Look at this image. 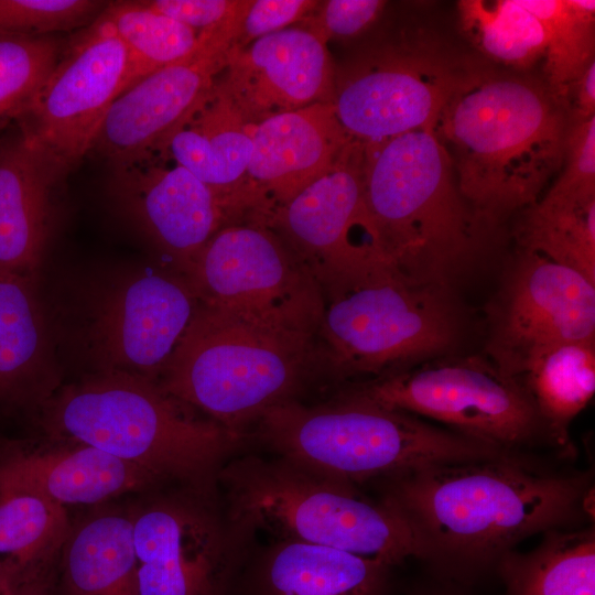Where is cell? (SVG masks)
Returning a JSON list of instances; mask_svg holds the SVG:
<instances>
[{"instance_id":"cell-40","label":"cell","mask_w":595,"mask_h":595,"mask_svg":"<svg viewBox=\"0 0 595 595\" xmlns=\"http://www.w3.org/2000/svg\"><path fill=\"white\" fill-rule=\"evenodd\" d=\"M571 121H583L595 116V60L591 62L573 84L569 100Z\"/></svg>"},{"instance_id":"cell-8","label":"cell","mask_w":595,"mask_h":595,"mask_svg":"<svg viewBox=\"0 0 595 595\" xmlns=\"http://www.w3.org/2000/svg\"><path fill=\"white\" fill-rule=\"evenodd\" d=\"M321 289L324 307L317 332L339 375L393 374L458 340V312L446 289L414 284L397 269Z\"/></svg>"},{"instance_id":"cell-25","label":"cell","mask_w":595,"mask_h":595,"mask_svg":"<svg viewBox=\"0 0 595 595\" xmlns=\"http://www.w3.org/2000/svg\"><path fill=\"white\" fill-rule=\"evenodd\" d=\"M37 275L0 271V399L52 396L57 368Z\"/></svg>"},{"instance_id":"cell-15","label":"cell","mask_w":595,"mask_h":595,"mask_svg":"<svg viewBox=\"0 0 595 595\" xmlns=\"http://www.w3.org/2000/svg\"><path fill=\"white\" fill-rule=\"evenodd\" d=\"M199 302L175 271L142 270L99 290L89 303L85 340L97 370L158 381Z\"/></svg>"},{"instance_id":"cell-33","label":"cell","mask_w":595,"mask_h":595,"mask_svg":"<svg viewBox=\"0 0 595 595\" xmlns=\"http://www.w3.org/2000/svg\"><path fill=\"white\" fill-rule=\"evenodd\" d=\"M101 15L127 47L136 83L190 55L198 32L154 10L145 1H110Z\"/></svg>"},{"instance_id":"cell-24","label":"cell","mask_w":595,"mask_h":595,"mask_svg":"<svg viewBox=\"0 0 595 595\" xmlns=\"http://www.w3.org/2000/svg\"><path fill=\"white\" fill-rule=\"evenodd\" d=\"M60 181L19 129L0 140V271L37 275Z\"/></svg>"},{"instance_id":"cell-20","label":"cell","mask_w":595,"mask_h":595,"mask_svg":"<svg viewBox=\"0 0 595 595\" xmlns=\"http://www.w3.org/2000/svg\"><path fill=\"white\" fill-rule=\"evenodd\" d=\"M351 141L332 102L313 104L256 123L242 187L247 213L266 220L323 174Z\"/></svg>"},{"instance_id":"cell-12","label":"cell","mask_w":595,"mask_h":595,"mask_svg":"<svg viewBox=\"0 0 595 595\" xmlns=\"http://www.w3.org/2000/svg\"><path fill=\"white\" fill-rule=\"evenodd\" d=\"M134 83L130 54L100 14L64 44L18 129L63 180L89 153L111 104Z\"/></svg>"},{"instance_id":"cell-39","label":"cell","mask_w":595,"mask_h":595,"mask_svg":"<svg viewBox=\"0 0 595 595\" xmlns=\"http://www.w3.org/2000/svg\"><path fill=\"white\" fill-rule=\"evenodd\" d=\"M154 10L201 32L214 28L230 17L242 1L232 0H150Z\"/></svg>"},{"instance_id":"cell-28","label":"cell","mask_w":595,"mask_h":595,"mask_svg":"<svg viewBox=\"0 0 595 595\" xmlns=\"http://www.w3.org/2000/svg\"><path fill=\"white\" fill-rule=\"evenodd\" d=\"M531 399L550 442L572 455L569 425L595 392V340L554 345L524 367L517 378Z\"/></svg>"},{"instance_id":"cell-5","label":"cell","mask_w":595,"mask_h":595,"mask_svg":"<svg viewBox=\"0 0 595 595\" xmlns=\"http://www.w3.org/2000/svg\"><path fill=\"white\" fill-rule=\"evenodd\" d=\"M364 193L387 252L408 281L447 289L472 261L480 223L431 128L366 144Z\"/></svg>"},{"instance_id":"cell-14","label":"cell","mask_w":595,"mask_h":595,"mask_svg":"<svg viewBox=\"0 0 595 595\" xmlns=\"http://www.w3.org/2000/svg\"><path fill=\"white\" fill-rule=\"evenodd\" d=\"M242 13L198 32L195 50L144 76L111 104L88 154L111 167L162 156L178 127L224 72Z\"/></svg>"},{"instance_id":"cell-2","label":"cell","mask_w":595,"mask_h":595,"mask_svg":"<svg viewBox=\"0 0 595 595\" xmlns=\"http://www.w3.org/2000/svg\"><path fill=\"white\" fill-rule=\"evenodd\" d=\"M569 108L539 79L466 66L431 128L479 223L533 205L565 156Z\"/></svg>"},{"instance_id":"cell-36","label":"cell","mask_w":595,"mask_h":595,"mask_svg":"<svg viewBox=\"0 0 595 595\" xmlns=\"http://www.w3.org/2000/svg\"><path fill=\"white\" fill-rule=\"evenodd\" d=\"M563 164L564 171L545 196L571 202L595 199V116L571 121Z\"/></svg>"},{"instance_id":"cell-18","label":"cell","mask_w":595,"mask_h":595,"mask_svg":"<svg viewBox=\"0 0 595 595\" xmlns=\"http://www.w3.org/2000/svg\"><path fill=\"white\" fill-rule=\"evenodd\" d=\"M326 40L312 28H290L229 50L217 84L247 120L332 102L335 73Z\"/></svg>"},{"instance_id":"cell-9","label":"cell","mask_w":595,"mask_h":595,"mask_svg":"<svg viewBox=\"0 0 595 595\" xmlns=\"http://www.w3.org/2000/svg\"><path fill=\"white\" fill-rule=\"evenodd\" d=\"M215 486L184 485L132 512L138 595H230L253 536L230 519Z\"/></svg>"},{"instance_id":"cell-6","label":"cell","mask_w":595,"mask_h":595,"mask_svg":"<svg viewBox=\"0 0 595 595\" xmlns=\"http://www.w3.org/2000/svg\"><path fill=\"white\" fill-rule=\"evenodd\" d=\"M314 334L198 306L159 385L227 430H242L272 407L293 400Z\"/></svg>"},{"instance_id":"cell-13","label":"cell","mask_w":595,"mask_h":595,"mask_svg":"<svg viewBox=\"0 0 595 595\" xmlns=\"http://www.w3.org/2000/svg\"><path fill=\"white\" fill-rule=\"evenodd\" d=\"M365 145L351 141L333 164L264 220L320 286L396 269L364 193Z\"/></svg>"},{"instance_id":"cell-42","label":"cell","mask_w":595,"mask_h":595,"mask_svg":"<svg viewBox=\"0 0 595 595\" xmlns=\"http://www.w3.org/2000/svg\"><path fill=\"white\" fill-rule=\"evenodd\" d=\"M435 595H446V594H435Z\"/></svg>"},{"instance_id":"cell-29","label":"cell","mask_w":595,"mask_h":595,"mask_svg":"<svg viewBox=\"0 0 595 595\" xmlns=\"http://www.w3.org/2000/svg\"><path fill=\"white\" fill-rule=\"evenodd\" d=\"M531 551H509L497 562L506 595H595L594 528L543 532Z\"/></svg>"},{"instance_id":"cell-31","label":"cell","mask_w":595,"mask_h":595,"mask_svg":"<svg viewBox=\"0 0 595 595\" xmlns=\"http://www.w3.org/2000/svg\"><path fill=\"white\" fill-rule=\"evenodd\" d=\"M458 12L468 37L498 63L527 69L545 54L544 26L519 0H463Z\"/></svg>"},{"instance_id":"cell-41","label":"cell","mask_w":595,"mask_h":595,"mask_svg":"<svg viewBox=\"0 0 595 595\" xmlns=\"http://www.w3.org/2000/svg\"><path fill=\"white\" fill-rule=\"evenodd\" d=\"M50 578L24 585L2 595H45Z\"/></svg>"},{"instance_id":"cell-10","label":"cell","mask_w":595,"mask_h":595,"mask_svg":"<svg viewBox=\"0 0 595 595\" xmlns=\"http://www.w3.org/2000/svg\"><path fill=\"white\" fill-rule=\"evenodd\" d=\"M349 392L515 453L550 442L520 382L480 356L422 363Z\"/></svg>"},{"instance_id":"cell-34","label":"cell","mask_w":595,"mask_h":595,"mask_svg":"<svg viewBox=\"0 0 595 595\" xmlns=\"http://www.w3.org/2000/svg\"><path fill=\"white\" fill-rule=\"evenodd\" d=\"M63 46L52 35L0 34V130L28 108L54 68Z\"/></svg>"},{"instance_id":"cell-27","label":"cell","mask_w":595,"mask_h":595,"mask_svg":"<svg viewBox=\"0 0 595 595\" xmlns=\"http://www.w3.org/2000/svg\"><path fill=\"white\" fill-rule=\"evenodd\" d=\"M58 563L62 595H138L132 512L105 507L72 523Z\"/></svg>"},{"instance_id":"cell-19","label":"cell","mask_w":595,"mask_h":595,"mask_svg":"<svg viewBox=\"0 0 595 595\" xmlns=\"http://www.w3.org/2000/svg\"><path fill=\"white\" fill-rule=\"evenodd\" d=\"M118 206L184 273L195 256L230 218L226 203L185 167L154 156L112 167Z\"/></svg>"},{"instance_id":"cell-1","label":"cell","mask_w":595,"mask_h":595,"mask_svg":"<svg viewBox=\"0 0 595 595\" xmlns=\"http://www.w3.org/2000/svg\"><path fill=\"white\" fill-rule=\"evenodd\" d=\"M420 559L455 573L497 564L517 543L589 513V473L539 469L524 456L428 465L378 482Z\"/></svg>"},{"instance_id":"cell-30","label":"cell","mask_w":595,"mask_h":595,"mask_svg":"<svg viewBox=\"0 0 595 595\" xmlns=\"http://www.w3.org/2000/svg\"><path fill=\"white\" fill-rule=\"evenodd\" d=\"M517 236L523 251L541 255L595 284V199L544 196L526 208Z\"/></svg>"},{"instance_id":"cell-32","label":"cell","mask_w":595,"mask_h":595,"mask_svg":"<svg viewBox=\"0 0 595 595\" xmlns=\"http://www.w3.org/2000/svg\"><path fill=\"white\" fill-rule=\"evenodd\" d=\"M547 32L545 77L552 94L569 108L570 91L594 61V0H519Z\"/></svg>"},{"instance_id":"cell-21","label":"cell","mask_w":595,"mask_h":595,"mask_svg":"<svg viewBox=\"0 0 595 595\" xmlns=\"http://www.w3.org/2000/svg\"><path fill=\"white\" fill-rule=\"evenodd\" d=\"M50 439L48 445L11 448L0 457V480L64 507L104 504L160 483L144 469L96 447Z\"/></svg>"},{"instance_id":"cell-38","label":"cell","mask_w":595,"mask_h":595,"mask_svg":"<svg viewBox=\"0 0 595 595\" xmlns=\"http://www.w3.org/2000/svg\"><path fill=\"white\" fill-rule=\"evenodd\" d=\"M385 3L380 0H329L323 4L311 28L326 41L332 36H354L378 18Z\"/></svg>"},{"instance_id":"cell-37","label":"cell","mask_w":595,"mask_h":595,"mask_svg":"<svg viewBox=\"0 0 595 595\" xmlns=\"http://www.w3.org/2000/svg\"><path fill=\"white\" fill-rule=\"evenodd\" d=\"M316 3L306 0L250 1L230 50L244 48L264 35L285 29L310 13Z\"/></svg>"},{"instance_id":"cell-17","label":"cell","mask_w":595,"mask_h":595,"mask_svg":"<svg viewBox=\"0 0 595 595\" xmlns=\"http://www.w3.org/2000/svg\"><path fill=\"white\" fill-rule=\"evenodd\" d=\"M465 68L424 44L377 53L335 77V116L365 145L432 128Z\"/></svg>"},{"instance_id":"cell-16","label":"cell","mask_w":595,"mask_h":595,"mask_svg":"<svg viewBox=\"0 0 595 595\" xmlns=\"http://www.w3.org/2000/svg\"><path fill=\"white\" fill-rule=\"evenodd\" d=\"M488 321L493 363L517 379L549 347L595 340V284L522 250L490 304Z\"/></svg>"},{"instance_id":"cell-3","label":"cell","mask_w":595,"mask_h":595,"mask_svg":"<svg viewBox=\"0 0 595 595\" xmlns=\"http://www.w3.org/2000/svg\"><path fill=\"white\" fill-rule=\"evenodd\" d=\"M48 437L96 447L160 483L214 486L242 436L169 394L158 381L96 370L42 402Z\"/></svg>"},{"instance_id":"cell-23","label":"cell","mask_w":595,"mask_h":595,"mask_svg":"<svg viewBox=\"0 0 595 595\" xmlns=\"http://www.w3.org/2000/svg\"><path fill=\"white\" fill-rule=\"evenodd\" d=\"M253 128L216 82L173 133L162 156L212 188L237 219L247 213L242 187L252 154Z\"/></svg>"},{"instance_id":"cell-26","label":"cell","mask_w":595,"mask_h":595,"mask_svg":"<svg viewBox=\"0 0 595 595\" xmlns=\"http://www.w3.org/2000/svg\"><path fill=\"white\" fill-rule=\"evenodd\" d=\"M71 527L66 507L0 480V595L50 578Z\"/></svg>"},{"instance_id":"cell-7","label":"cell","mask_w":595,"mask_h":595,"mask_svg":"<svg viewBox=\"0 0 595 595\" xmlns=\"http://www.w3.org/2000/svg\"><path fill=\"white\" fill-rule=\"evenodd\" d=\"M231 520L274 539L325 545L390 565L418 558L412 532L388 502L364 496L357 486L325 478L280 457L245 456L223 466Z\"/></svg>"},{"instance_id":"cell-35","label":"cell","mask_w":595,"mask_h":595,"mask_svg":"<svg viewBox=\"0 0 595 595\" xmlns=\"http://www.w3.org/2000/svg\"><path fill=\"white\" fill-rule=\"evenodd\" d=\"M108 4L100 0H0V34L46 36L84 29Z\"/></svg>"},{"instance_id":"cell-11","label":"cell","mask_w":595,"mask_h":595,"mask_svg":"<svg viewBox=\"0 0 595 595\" xmlns=\"http://www.w3.org/2000/svg\"><path fill=\"white\" fill-rule=\"evenodd\" d=\"M183 275L201 305L315 334L322 289L264 221L227 224L195 256Z\"/></svg>"},{"instance_id":"cell-22","label":"cell","mask_w":595,"mask_h":595,"mask_svg":"<svg viewBox=\"0 0 595 595\" xmlns=\"http://www.w3.org/2000/svg\"><path fill=\"white\" fill-rule=\"evenodd\" d=\"M391 567L379 559L274 539L241 577L246 595H385Z\"/></svg>"},{"instance_id":"cell-4","label":"cell","mask_w":595,"mask_h":595,"mask_svg":"<svg viewBox=\"0 0 595 595\" xmlns=\"http://www.w3.org/2000/svg\"><path fill=\"white\" fill-rule=\"evenodd\" d=\"M257 424L278 457L355 486L433 464L520 456L349 391L317 407L279 403Z\"/></svg>"}]
</instances>
